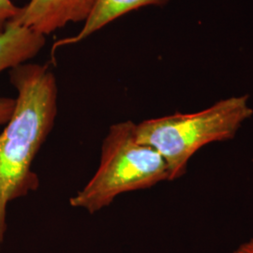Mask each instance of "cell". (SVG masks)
I'll list each match as a JSON object with an SVG mask.
<instances>
[{
    "label": "cell",
    "mask_w": 253,
    "mask_h": 253,
    "mask_svg": "<svg viewBox=\"0 0 253 253\" xmlns=\"http://www.w3.org/2000/svg\"><path fill=\"white\" fill-rule=\"evenodd\" d=\"M15 105L0 133V247L7 232L9 203L35 191L40 179L32 165L57 116L58 88L47 65L24 63L9 72Z\"/></svg>",
    "instance_id": "cell-1"
},
{
    "label": "cell",
    "mask_w": 253,
    "mask_h": 253,
    "mask_svg": "<svg viewBox=\"0 0 253 253\" xmlns=\"http://www.w3.org/2000/svg\"><path fill=\"white\" fill-rule=\"evenodd\" d=\"M253 115L249 96H234L196 113L144 120L136 124V138L160 153L167 164L169 181H173L186 173L191 157L199 149L232 140Z\"/></svg>",
    "instance_id": "cell-2"
},
{
    "label": "cell",
    "mask_w": 253,
    "mask_h": 253,
    "mask_svg": "<svg viewBox=\"0 0 253 253\" xmlns=\"http://www.w3.org/2000/svg\"><path fill=\"white\" fill-rule=\"evenodd\" d=\"M136 123L121 121L109 127L100 149V163L90 180L70 199L71 207L95 214L119 195L146 190L169 181L163 157L137 141Z\"/></svg>",
    "instance_id": "cell-3"
},
{
    "label": "cell",
    "mask_w": 253,
    "mask_h": 253,
    "mask_svg": "<svg viewBox=\"0 0 253 253\" xmlns=\"http://www.w3.org/2000/svg\"><path fill=\"white\" fill-rule=\"evenodd\" d=\"M96 0H30L9 26L48 35L69 23L84 22Z\"/></svg>",
    "instance_id": "cell-4"
},
{
    "label": "cell",
    "mask_w": 253,
    "mask_h": 253,
    "mask_svg": "<svg viewBox=\"0 0 253 253\" xmlns=\"http://www.w3.org/2000/svg\"><path fill=\"white\" fill-rule=\"evenodd\" d=\"M170 0H96L78 34L59 40L54 43L53 51L66 45H73L87 39L116 19L129 11L151 5H163Z\"/></svg>",
    "instance_id": "cell-5"
},
{
    "label": "cell",
    "mask_w": 253,
    "mask_h": 253,
    "mask_svg": "<svg viewBox=\"0 0 253 253\" xmlns=\"http://www.w3.org/2000/svg\"><path fill=\"white\" fill-rule=\"evenodd\" d=\"M44 45L45 36L26 27L8 26L0 35V73L27 63Z\"/></svg>",
    "instance_id": "cell-6"
},
{
    "label": "cell",
    "mask_w": 253,
    "mask_h": 253,
    "mask_svg": "<svg viewBox=\"0 0 253 253\" xmlns=\"http://www.w3.org/2000/svg\"><path fill=\"white\" fill-rule=\"evenodd\" d=\"M20 7L11 0H0V35L5 32L9 23L18 14Z\"/></svg>",
    "instance_id": "cell-7"
},
{
    "label": "cell",
    "mask_w": 253,
    "mask_h": 253,
    "mask_svg": "<svg viewBox=\"0 0 253 253\" xmlns=\"http://www.w3.org/2000/svg\"><path fill=\"white\" fill-rule=\"evenodd\" d=\"M15 105V99L2 98L0 99V125L7 124Z\"/></svg>",
    "instance_id": "cell-8"
},
{
    "label": "cell",
    "mask_w": 253,
    "mask_h": 253,
    "mask_svg": "<svg viewBox=\"0 0 253 253\" xmlns=\"http://www.w3.org/2000/svg\"><path fill=\"white\" fill-rule=\"evenodd\" d=\"M233 253H253V236L247 242L240 245Z\"/></svg>",
    "instance_id": "cell-9"
}]
</instances>
